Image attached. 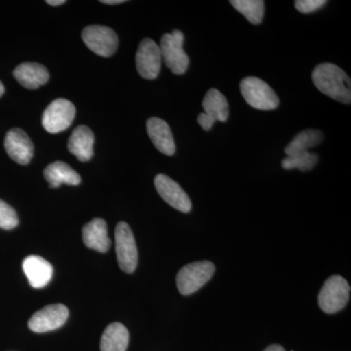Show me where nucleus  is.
<instances>
[{
    "label": "nucleus",
    "mask_w": 351,
    "mask_h": 351,
    "mask_svg": "<svg viewBox=\"0 0 351 351\" xmlns=\"http://www.w3.org/2000/svg\"><path fill=\"white\" fill-rule=\"evenodd\" d=\"M313 84L318 90L339 103H351L350 78L336 64L325 63L318 64L313 69Z\"/></svg>",
    "instance_id": "1"
},
{
    "label": "nucleus",
    "mask_w": 351,
    "mask_h": 351,
    "mask_svg": "<svg viewBox=\"0 0 351 351\" xmlns=\"http://www.w3.org/2000/svg\"><path fill=\"white\" fill-rule=\"evenodd\" d=\"M240 91L244 100L252 108L260 110H276L279 98L267 82L254 76L244 78L240 82Z\"/></svg>",
    "instance_id": "2"
},
{
    "label": "nucleus",
    "mask_w": 351,
    "mask_h": 351,
    "mask_svg": "<svg viewBox=\"0 0 351 351\" xmlns=\"http://www.w3.org/2000/svg\"><path fill=\"white\" fill-rule=\"evenodd\" d=\"M350 286L341 276H332L325 281L318 295V304L325 313H339L350 301Z\"/></svg>",
    "instance_id": "3"
},
{
    "label": "nucleus",
    "mask_w": 351,
    "mask_h": 351,
    "mask_svg": "<svg viewBox=\"0 0 351 351\" xmlns=\"http://www.w3.org/2000/svg\"><path fill=\"white\" fill-rule=\"evenodd\" d=\"M184 34L179 29H174L172 34H165L161 38V56L166 66L174 75H181L189 68V58L184 50Z\"/></svg>",
    "instance_id": "4"
},
{
    "label": "nucleus",
    "mask_w": 351,
    "mask_h": 351,
    "mask_svg": "<svg viewBox=\"0 0 351 351\" xmlns=\"http://www.w3.org/2000/svg\"><path fill=\"white\" fill-rule=\"evenodd\" d=\"M214 263L201 261L184 265L177 274V286L182 295H189L199 290L215 274Z\"/></svg>",
    "instance_id": "5"
},
{
    "label": "nucleus",
    "mask_w": 351,
    "mask_h": 351,
    "mask_svg": "<svg viewBox=\"0 0 351 351\" xmlns=\"http://www.w3.org/2000/svg\"><path fill=\"white\" fill-rule=\"evenodd\" d=\"M115 250L121 270L133 274L138 265V249L130 226L120 221L115 228Z\"/></svg>",
    "instance_id": "6"
},
{
    "label": "nucleus",
    "mask_w": 351,
    "mask_h": 351,
    "mask_svg": "<svg viewBox=\"0 0 351 351\" xmlns=\"http://www.w3.org/2000/svg\"><path fill=\"white\" fill-rule=\"evenodd\" d=\"M82 39L88 48L101 57H112L119 47L117 32L105 25H89L82 32Z\"/></svg>",
    "instance_id": "7"
},
{
    "label": "nucleus",
    "mask_w": 351,
    "mask_h": 351,
    "mask_svg": "<svg viewBox=\"0 0 351 351\" xmlns=\"http://www.w3.org/2000/svg\"><path fill=\"white\" fill-rule=\"evenodd\" d=\"M75 107L66 99L53 101L44 110L43 125L49 133L56 134L66 130L75 117Z\"/></svg>",
    "instance_id": "8"
},
{
    "label": "nucleus",
    "mask_w": 351,
    "mask_h": 351,
    "mask_svg": "<svg viewBox=\"0 0 351 351\" xmlns=\"http://www.w3.org/2000/svg\"><path fill=\"white\" fill-rule=\"evenodd\" d=\"M162 63L160 48L151 38H145L138 45L136 54V66L138 75L145 80H156Z\"/></svg>",
    "instance_id": "9"
},
{
    "label": "nucleus",
    "mask_w": 351,
    "mask_h": 351,
    "mask_svg": "<svg viewBox=\"0 0 351 351\" xmlns=\"http://www.w3.org/2000/svg\"><path fill=\"white\" fill-rule=\"evenodd\" d=\"M69 314L68 307L64 304H50L32 316L29 328L34 332L54 331L63 326L68 320Z\"/></svg>",
    "instance_id": "10"
},
{
    "label": "nucleus",
    "mask_w": 351,
    "mask_h": 351,
    "mask_svg": "<svg viewBox=\"0 0 351 351\" xmlns=\"http://www.w3.org/2000/svg\"><path fill=\"white\" fill-rule=\"evenodd\" d=\"M154 186L158 195L170 206L182 213H189L191 211L193 204L189 195L174 180L171 179L168 176L159 174L154 179Z\"/></svg>",
    "instance_id": "11"
},
{
    "label": "nucleus",
    "mask_w": 351,
    "mask_h": 351,
    "mask_svg": "<svg viewBox=\"0 0 351 351\" xmlns=\"http://www.w3.org/2000/svg\"><path fill=\"white\" fill-rule=\"evenodd\" d=\"M4 147L8 156L21 165L31 162L34 156V144L27 134L20 128L11 129L6 134Z\"/></svg>",
    "instance_id": "12"
},
{
    "label": "nucleus",
    "mask_w": 351,
    "mask_h": 351,
    "mask_svg": "<svg viewBox=\"0 0 351 351\" xmlns=\"http://www.w3.org/2000/svg\"><path fill=\"white\" fill-rule=\"evenodd\" d=\"M147 130L152 144L166 156H173L176 152V144L172 131L167 122L158 117L147 120Z\"/></svg>",
    "instance_id": "13"
},
{
    "label": "nucleus",
    "mask_w": 351,
    "mask_h": 351,
    "mask_svg": "<svg viewBox=\"0 0 351 351\" xmlns=\"http://www.w3.org/2000/svg\"><path fill=\"white\" fill-rule=\"evenodd\" d=\"M82 239L86 247L100 253L110 250V242L105 219L96 218L87 223L82 230Z\"/></svg>",
    "instance_id": "14"
},
{
    "label": "nucleus",
    "mask_w": 351,
    "mask_h": 351,
    "mask_svg": "<svg viewBox=\"0 0 351 351\" xmlns=\"http://www.w3.org/2000/svg\"><path fill=\"white\" fill-rule=\"evenodd\" d=\"M95 137L89 127H76L69 141V151L82 162H86L94 154Z\"/></svg>",
    "instance_id": "15"
},
{
    "label": "nucleus",
    "mask_w": 351,
    "mask_h": 351,
    "mask_svg": "<svg viewBox=\"0 0 351 351\" xmlns=\"http://www.w3.org/2000/svg\"><path fill=\"white\" fill-rule=\"evenodd\" d=\"M23 269L34 288H43L50 282L53 267L49 262L39 256H29L23 263Z\"/></svg>",
    "instance_id": "16"
},
{
    "label": "nucleus",
    "mask_w": 351,
    "mask_h": 351,
    "mask_svg": "<svg viewBox=\"0 0 351 351\" xmlns=\"http://www.w3.org/2000/svg\"><path fill=\"white\" fill-rule=\"evenodd\" d=\"M14 77L27 89H38L49 80V73L43 64L38 63L21 64L13 73Z\"/></svg>",
    "instance_id": "17"
},
{
    "label": "nucleus",
    "mask_w": 351,
    "mask_h": 351,
    "mask_svg": "<svg viewBox=\"0 0 351 351\" xmlns=\"http://www.w3.org/2000/svg\"><path fill=\"white\" fill-rule=\"evenodd\" d=\"M44 178L51 188H59L62 184L78 186L82 182V177L68 164L56 161L51 163L44 170Z\"/></svg>",
    "instance_id": "18"
},
{
    "label": "nucleus",
    "mask_w": 351,
    "mask_h": 351,
    "mask_svg": "<svg viewBox=\"0 0 351 351\" xmlns=\"http://www.w3.org/2000/svg\"><path fill=\"white\" fill-rule=\"evenodd\" d=\"M129 345V332L121 323L108 325L101 339V351H126Z\"/></svg>",
    "instance_id": "19"
},
{
    "label": "nucleus",
    "mask_w": 351,
    "mask_h": 351,
    "mask_svg": "<svg viewBox=\"0 0 351 351\" xmlns=\"http://www.w3.org/2000/svg\"><path fill=\"white\" fill-rule=\"evenodd\" d=\"M205 114L216 121L225 122L230 115L228 100L219 90L210 89L202 101Z\"/></svg>",
    "instance_id": "20"
},
{
    "label": "nucleus",
    "mask_w": 351,
    "mask_h": 351,
    "mask_svg": "<svg viewBox=\"0 0 351 351\" xmlns=\"http://www.w3.org/2000/svg\"><path fill=\"white\" fill-rule=\"evenodd\" d=\"M324 135L320 130L316 129H306L300 132L290 144L285 147V154L287 156L293 154H300V152H309V149L316 147L322 143Z\"/></svg>",
    "instance_id": "21"
},
{
    "label": "nucleus",
    "mask_w": 351,
    "mask_h": 351,
    "mask_svg": "<svg viewBox=\"0 0 351 351\" xmlns=\"http://www.w3.org/2000/svg\"><path fill=\"white\" fill-rule=\"evenodd\" d=\"M230 4L246 18L251 24L260 25L265 14L263 0H232Z\"/></svg>",
    "instance_id": "22"
},
{
    "label": "nucleus",
    "mask_w": 351,
    "mask_h": 351,
    "mask_svg": "<svg viewBox=\"0 0 351 351\" xmlns=\"http://www.w3.org/2000/svg\"><path fill=\"white\" fill-rule=\"evenodd\" d=\"M319 160L318 154L311 152H300V154H293L287 156L282 160V167L286 170L297 169L306 172L313 169L314 166Z\"/></svg>",
    "instance_id": "23"
},
{
    "label": "nucleus",
    "mask_w": 351,
    "mask_h": 351,
    "mask_svg": "<svg viewBox=\"0 0 351 351\" xmlns=\"http://www.w3.org/2000/svg\"><path fill=\"white\" fill-rule=\"evenodd\" d=\"M19 225L17 213L10 205L0 200V228L10 230Z\"/></svg>",
    "instance_id": "24"
},
{
    "label": "nucleus",
    "mask_w": 351,
    "mask_h": 351,
    "mask_svg": "<svg viewBox=\"0 0 351 351\" xmlns=\"http://www.w3.org/2000/svg\"><path fill=\"white\" fill-rule=\"evenodd\" d=\"M326 4V0H297L295 1V9L299 12L304 14L315 12Z\"/></svg>",
    "instance_id": "25"
},
{
    "label": "nucleus",
    "mask_w": 351,
    "mask_h": 351,
    "mask_svg": "<svg viewBox=\"0 0 351 351\" xmlns=\"http://www.w3.org/2000/svg\"><path fill=\"white\" fill-rule=\"evenodd\" d=\"M198 124L202 127L203 130L209 131L214 125L215 121L211 117H208L204 112L200 113L197 119Z\"/></svg>",
    "instance_id": "26"
},
{
    "label": "nucleus",
    "mask_w": 351,
    "mask_h": 351,
    "mask_svg": "<svg viewBox=\"0 0 351 351\" xmlns=\"http://www.w3.org/2000/svg\"><path fill=\"white\" fill-rule=\"evenodd\" d=\"M263 351H286L283 346L279 345H272L267 346Z\"/></svg>",
    "instance_id": "27"
},
{
    "label": "nucleus",
    "mask_w": 351,
    "mask_h": 351,
    "mask_svg": "<svg viewBox=\"0 0 351 351\" xmlns=\"http://www.w3.org/2000/svg\"><path fill=\"white\" fill-rule=\"evenodd\" d=\"M101 3L108 4V5H115V4L124 3V0H101Z\"/></svg>",
    "instance_id": "28"
},
{
    "label": "nucleus",
    "mask_w": 351,
    "mask_h": 351,
    "mask_svg": "<svg viewBox=\"0 0 351 351\" xmlns=\"http://www.w3.org/2000/svg\"><path fill=\"white\" fill-rule=\"evenodd\" d=\"M46 3L49 4L51 6H59L66 3V0H47Z\"/></svg>",
    "instance_id": "29"
},
{
    "label": "nucleus",
    "mask_w": 351,
    "mask_h": 351,
    "mask_svg": "<svg viewBox=\"0 0 351 351\" xmlns=\"http://www.w3.org/2000/svg\"><path fill=\"white\" fill-rule=\"evenodd\" d=\"M4 86L3 84H2V82H0V98H1L2 95L4 94Z\"/></svg>",
    "instance_id": "30"
}]
</instances>
